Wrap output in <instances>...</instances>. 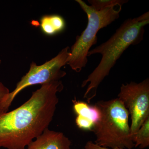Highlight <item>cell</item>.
Listing matches in <instances>:
<instances>
[{
    "label": "cell",
    "mask_w": 149,
    "mask_h": 149,
    "mask_svg": "<svg viewBox=\"0 0 149 149\" xmlns=\"http://www.w3.org/2000/svg\"><path fill=\"white\" fill-rule=\"evenodd\" d=\"M63 89L61 80L43 84L16 109L0 112V148L26 149L48 128Z\"/></svg>",
    "instance_id": "cell-1"
},
{
    "label": "cell",
    "mask_w": 149,
    "mask_h": 149,
    "mask_svg": "<svg viewBox=\"0 0 149 149\" xmlns=\"http://www.w3.org/2000/svg\"><path fill=\"white\" fill-rule=\"evenodd\" d=\"M149 23V12L138 17L128 19L107 41L89 51L88 56L100 54L102 58L98 66L81 85V87L84 88L88 84L84 95L88 103L95 97L99 85L109 75L124 51L143 40L145 27Z\"/></svg>",
    "instance_id": "cell-2"
},
{
    "label": "cell",
    "mask_w": 149,
    "mask_h": 149,
    "mask_svg": "<svg viewBox=\"0 0 149 149\" xmlns=\"http://www.w3.org/2000/svg\"><path fill=\"white\" fill-rule=\"evenodd\" d=\"M95 105L101 114L91 130L95 136V143L112 149L135 147L129 124V112L119 99L100 101Z\"/></svg>",
    "instance_id": "cell-3"
},
{
    "label": "cell",
    "mask_w": 149,
    "mask_h": 149,
    "mask_svg": "<svg viewBox=\"0 0 149 149\" xmlns=\"http://www.w3.org/2000/svg\"><path fill=\"white\" fill-rule=\"evenodd\" d=\"M88 17L87 27L70 49L68 64L71 69L80 72L88 63V54L92 46L97 44V35L100 29L107 27L119 17L121 6H112L100 11L95 10L82 0H76Z\"/></svg>",
    "instance_id": "cell-4"
},
{
    "label": "cell",
    "mask_w": 149,
    "mask_h": 149,
    "mask_svg": "<svg viewBox=\"0 0 149 149\" xmlns=\"http://www.w3.org/2000/svg\"><path fill=\"white\" fill-rule=\"evenodd\" d=\"M70 56L69 47L63 48L55 57L44 64L37 65L32 62L28 72L22 77L15 89L0 103V112H6L17 95L24 89L32 85H43L59 81L66 75L61 68L68 64Z\"/></svg>",
    "instance_id": "cell-5"
},
{
    "label": "cell",
    "mask_w": 149,
    "mask_h": 149,
    "mask_svg": "<svg viewBox=\"0 0 149 149\" xmlns=\"http://www.w3.org/2000/svg\"><path fill=\"white\" fill-rule=\"evenodd\" d=\"M131 118V135L136 133L149 118V79L139 83L122 84L118 95Z\"/></svg>",
    "instance_id": "cell-6"
},
{
    "label": "cell",
    "mask_w": 149,
    "mask_h": 149,
    "mask_svg": "<svg viewBox=\"0 0 149 149\" xmlns=\"http://www.w3.org/2000/svg\"><path fill=\"white\" fill-rule=\"evenodd\" d=\"M71 145V141L63 133L48 128L30 143L27 149H70Z\"/></svg>",
    "instance_id": "cell-7"
},
{
    "label": "cell",
    "mask_w": 149,
    "mask_h": 149,
    "mask_svg": "<svg viewBox=\"0 0 149 149\" xmlns=\"http://www.w3.org/2000/svg\"><path fill=\"white\" fill-rule=\"evenodd\" d=\"M40 25L44 34L53 36L64 30L65 22L64 18L58 15H47L41 17Z\"/></svg>",
    "instance_id": "cell-8"
},
{
    "label": "cell",
    "mask_w": 149,
    "mask_h": 149,
    "mask_svg": "<svg viewBox=\"0 0 149 149\" xmlns=\"http://www.w3.org/2000/svg\"><path fill=\"white\" fill-rule=\"evenodd\" d=\"M72 102L73 109L77 116L90 119L94 124L98 121L100 118V112L95 105L90 106L87 103L76 100V99L72 100Z\"/></svg>",
    "instance_id": "cell-9"
},
{
    "label": "cell",
    "mask_w": 149,
    "mask_h": 149,
    "mask_svg": "<svg viewBox=\"0 0 149 149\" xmlns=\"http://www.w3.org/2000/svg\"><path fill=\"white\" fill-rule=\"evenodd\" d=\"M135 147L144 149L149 146V118L141 125V128L132 135Z\"/></svg>",
    "instance_id": "cell-10"
},
{
    "label": "cell",
    "mask_w": 149,
    "mask_h": 149,
    "mask_svg": "<svg viewBox=\"0 0 149 149\" xmlns=\"http://www.w3.org/2000/svg\"><path fill=\"white\" fill-rule=\"evenodd\" d=\"M90 6L95 10L100 11L112 6H121L127 0H88Z\"/></svg>",
    "instance_id": "cell-11"
},
{
    "label": "cell",
    "mask_w": 149,
    "mask_h": 149,
    "mask_svg": "<svg viewBox=\"0 0 149 149\" xmlns=\"http://www.w3.org/2000/svg\"><path fill=\"white\" fill-rule=\"evenodd\" d=\"M75 123L77 127L84 130H92L94 123L90 119L77 116L75 119Z\"/></svg>",
    "instance_id": "cell-12"
},
{
    "label": "cell",
    "mask_w": 149,
    "mask_h": 149,
    "mask_svg": "<svg viewBox=\"0 0 149 149\" xmlns=\"http://www.w3.org/2000/svg\"><path fill=\"white\" fill-rule=\"evenodd\" d=\"M10 93L8 88L0 82V103Z\"/></svg>",
    "instance_id": "cell-13"
},
{
    "label": "cell",
    "mask_w": 149,
    "mask_h": 149,
    "mask_svg": "<svg viewBox=\"0 0 149 149\" xmlns=\"http://www.w3.org/2000/svg\"><path fill=\"white\" fill-rule=\"evenodd\" d=\"M84 149H124L120 148L112 149L109 148H104L98 145L92 141H89L85 144Z\"/></svg>",
    "instance_id": "cell-14"
},
{
    "label": "cell",
    "mask_w": 149,
    "mask_h": 149,
    "mask_svg": "<svg viewBox=\"0 0 149 149\" xmlns=\"http://www.w3.org/2000/svg\"><path fill=\"white\" fill-rule=\"evenodd\" d=\"M1 60H0V64H1Z\"/></svg>",
    "instance_id": "cell-15"
}]
</instances>
